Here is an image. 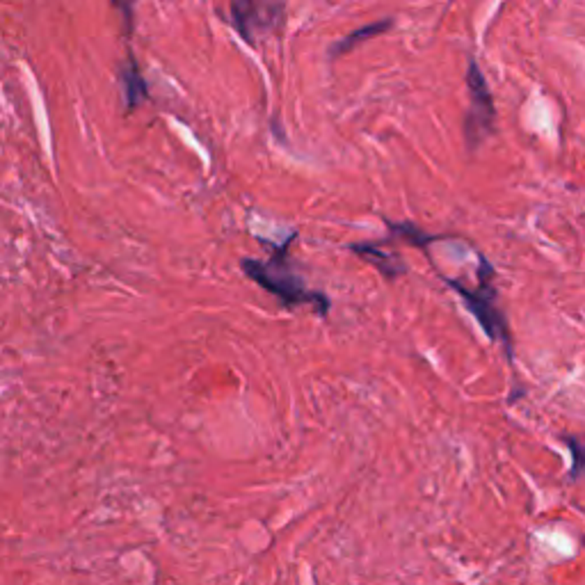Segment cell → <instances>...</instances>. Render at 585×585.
Wrapping results in <instances>:
<instances>
[{
	"label": "cell",
	"instance_id": "obj_7",
	"mask_svg": "<svg viewBox=\"0 0 585 585\" xmlns=\"http://www.w3.org/2000/svg\"><path fill=\"white\" fill-rule=\"evenodd\" d=\"M119 78H121V83H124L128 108H137L139 103H142L146 96H149V90H146V83H144L142 74H139V69H137L133 57L128 60L126 67L119 69Z\"/></svg>",
	"mask_w": 585,
	"mask_h": 585
},
{
	"label": "cell",
	"instance_id": "obj_6",
	"mask_svg": "<svg viewBox=\"0 0 585 585\" xmlns=\"http://www.w3.org/2000/svg\"><path fill=\"white\" fill-rule=\"evenodd\" d=\"M391 25H394V19H382V21H375V23H369V25H364V28L359 30H352L347 37H343L340 41H336L334 46H331L329 50V55L331 57H338V55H345L347 50H352L357 43H362L366 39H373V37H378V34L382 32H387Z\"/></svg>",
	"mask_w": 585,
	"mask_h": 585
},
{
	"label": "cell",
	"instance_id": "obj_4",
	"mask_svg": "<svg viewBox=\"0 0 585 585\" xmlns=\"http://www.w3.org/2000/svg\"><path fill=\"white\" fill-rule=\"evenodd\" d=\"M284 5L279 3H252V0H238L231 5V23L240 32L247 43L256 41L259 32L273 30L282 21Z\"/></svg>",
	"mask_w": 585,
	"mask_h": 585
},
{
	"label": "cell",
	"instance_id": "obj_9",
	"mask_svg": "<svg viewBox=\"0 0 585 585\" xmlns=\"http://www.w3.org/2000/svg\"><path fill=\"white\" fill-rule=\"evenodd\" d=\"M565 443L572 448V455H574L570 478L576 480L585 474V439H579V436H565Z\"/></svg>",
	"mask_w": 585,
	"mask_h": 585
},
{
	"label": "cell",
	"instance_id": "obj_1",
	"mask_svg": "<svg viewBox=\"0 0 585 585\" xmlns=\"http://www.w3.org/2000/svg\"><path fill=\"white\" fill-rule=\"evenodd\" d=\"M494 268L487 263V259L480 254L478 256V279L480 284L478 288H467L462 282H455V279L443 277L453 291H455L462 302L467 304V309L474 313L476 320L480 322V327L485 329V334L492 340H499L503 345L505 355H508V362L514 364V350H512V336L508 329V320H505L503 311L496 304V286H494Z\"/></svg>",
	"mask_w": 585,
	"mask_h": 585
},
{
	"label": "cell",
	"instance_id": "obj_3",
	"mask_svg": "<svg viewBox=\"0 0 585 585\" xmlns=\"http://www.w3.org/2000/svg\"><path fill=\"white\" fill-rule=\"evenodd\" d=\"M467 85H469V94H471V108L467 115L464 135H467L469 149H476V146L483 142L485 137H490L494 130V99H492L490 87H487L485 76L480 71V67L474 57L469 60Z\"/></svg>",
	"mask_w": 585,
	"mask_h": 585
},
{
	"label": "cell",
	"instance_id": "obj_8",
	"mask_svg": "<svg viewBox=\"0 0 585 585\" xmlns=\"http://www.w3.org/2000/svg\"><path fill=\"white\" fill-rule=\"evenodd\" d=\"M387 226H389L391 233H394V235H400V238H403V240L412 242V245H416V247H427V245H430V242L441 240L439 235H427V233H423L421 229H418V226L409 224V222L394 224L391 220H387Z\"/></svg>",
	"mask_w": 585,
	"mask_h": 585
},
{
	"label": "cell",
	"instance_id": "obj_2",
	"mask_svg": "<svg viewBox=\"0 0 585 585\" xmlns=\"http://www.w3.org/2000/svg\"><path fill=\"white\" fill-rule=\"evenodd\" d=\"M242 270L245 275L256 282L261 288H266L268 293H273L275 298L282 300L284 307H298V304H313L320 316H325L329 311V298L322 295L318 291H309L304 286L302 277H298L288 268V259H286V247L279 249L273 256L270 263H263V261H254L247 259L242 261Z\"/></svg>",
	"mask_w": 585,
	"mask_h": 585
},
{
	"label": "cell",
	"instance_id": "obj_5",
	"mask_svg": "<svg viewBox=\"0 0 585 585\" xmlns=\"http://www.w3.org/2000/svg\"><path fill=\"white\" fill-rule=\"evenodd\" d=\"M350 249L355 254H359L362 259L371 261V263L380 270V273L387 279H398L400 275L407 273V266L394 254H387L382 252L378 245H371V242H357V245H350Z\"/></svg>",
	"mask_w": 585,
	"mask_h": 585
}]
</instances>
